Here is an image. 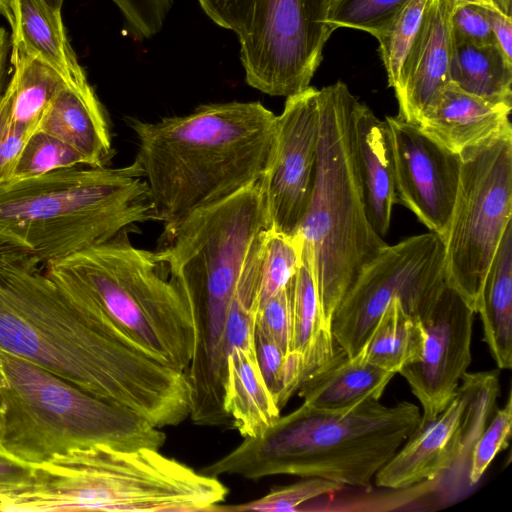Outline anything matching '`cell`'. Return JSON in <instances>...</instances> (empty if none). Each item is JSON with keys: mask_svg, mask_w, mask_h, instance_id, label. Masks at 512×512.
Here are the masks:
<instances>
[{"mask_svg": "<svg viewBox=\"0 0 512 512\" xmlns=\"http://www.w3.org/2000/svg\"><path fill=\"white\" fill-rule=\"evenodd\" d=\"M357 102L342 81L319 90L316 178L296 232L330 329L337 307L363 267L387 245L367 215L355 127Z\"/></svg>", "mask_w": 512, "mask_h": 512, "instance_id": "52a82bcc", "label": "cell"}, {"mask_svg": "<svg viewBox=\"0 0 512 512\" xmlns=\"http://www.w3.org/2000/svg\"><path fill=\"white\" fill-rule=\"evenodd\" d=\"M32 259L0 254V349L161 429L190 417L184 371L150 356L86 295Z\"/></svg>", "mask_w": 512, "mask_h": 512, "instance_id": "6da1fadb", "label": "cell"}, {"mask_svg": "<svg viewBox=\"0 0 512 512\" xmlns=\"http://www.w3.org/2000/svg\"><path fill=\"white\" fill-rule=\"evenodd\" d=\"M10 26L11 48L44 63L69 85L88 82L68 41L60 11L43 0H15Z\"/></svg>", "mask_w": 512, "mask_h": 512, "instance_id": "7402d4cb", "label": "cell"}, {"mask_svg": "<svg viewBox=\"0 0 512 512\" xmlns=\"http://www.w3.org/2000/svg\"><path fill=\"white\" fill-rule=\"evenodd\" d=\"M156 220L141 166L72 167L0 184V254L42 267Z\"/></svg>", "mask_w": 512, "mask_h": 512, "instance_id": "277c9868", "label": "cell"}, {"mask_svg": "<svg viewBox=\"0 0 512 512\" xmlns=\"http://www.w3.org/2000/svg\"><path fill=\"white\" fill-rule=\"evenodd\" d=\"M319 138V90L308 88L286 97L276 117L270 158L260 178L269 228L295 235L314 188Z\"/></svg>", "mask_w": 512, "mask_h": 512, "instance_id": "4fadbf2b", "label": "cell"}, {"mask_svg": "<svg viewBox=\"0 0 512 512\" xmlns=\"http://www.w3.org/2000/svg\"><path fill=\"white\" fill-rule=\"evenodd\" d=\"M407 0H334L329 22L338 28H353L376 36Z\"/></svg>", "mask_w": 512, "mask_h": 512, "instance_id": "836d02e7", "label": "cell"}, {"mask_svg": "<svg viewBox=\"0 0 512 512\" xmlns=\"http://www.w3.org/2000/svg\"><path fill=\"white\" fill-rule=\"evenodd\" d=\"M458 390L464 400L461 449L434 492L442 504L457 500L471 488L468 481L471 452L494 413L500 394L499 371L466 372Z\"/></svg>", "mask_w": 512, "mask_h": 512, "instance_id": "cb8c5ba5", "label": "cell"}, {"mask_svg": "<svg viewBox=\"0 0 512 512\" xmlns=\"http://www.w3.org/2000/svg\"><path fill=\"white\" fill-rule=\"evenodd\" d=\"M463 396L457 389L448 406L419 426L374 477L376 486L404 488L448 472L461 449Z\"/></svg>", "mask_w": 512, "mask_h": 512, "instance_id": "e0dca14e", "label": "cell"}, {"mask_svg": "<svg viewBox=\"0 0 512 512\" xmlns=\"http://www.w3.org/2000/svg\"><path fill=\"white\" fill-rule=\"evenodd\" d=\"M420 420V408L408 401L386 406L369 398L336 410L303 402L262 435L244 438L201 472L251 480L274 475L320 477L368 489Z\"/></svg>", "mask_w": 512, "mask_h": 512, "instance_id": "3957f363", "label": "cell"}, {"mask_svg": "<svg viewBox=\"0 0 512 512\" xmlns=\"http://www.w3.org/2000/svg\"><path fill=\"white\" fill-rule=\"evenodd\" d=\"M388 126L397 201L443 239L447 233L460 173V158L401 116Z\"/></svg>", "mask_w": 512, "mask_h": 512, "instance_id": "5bb4252c", "label": "cell"}, {"mask_svg": "<svg viewBox=\"0 0 512 512\" xmlns=\"http://www.w3.org/2000/svg\"><path fill=\"white\" fill-rule=\"evenodd\" d=\"M267 228L259 180L164 230L165 245L157 252L191 308L195 348L185 374L200 399L224 392L229 306L249 251Z\"/></svg>", "mask_w": 512, "mask_h": 512, "instance_id": "5b68a950", "label": "cell"}, {"mask_svg": "<svg viewBox=\"0 0 512 512\" xmlns=\"http://www.w3.org/2000/svg\"><path fill=\"white\" fill-rule=\"evenodd\" d=\"M450 80L470 94L512 105V62L496 44L454 43Z\"/></svg>", "mask_w": 512, "mask_h": 512, "instance_id": "f1b7e54d", "label": "cell"}, {"mask_svg": "<svg viewBox=\"0 0 512 512\" xmlns=\"http://www.w3.org/2000/svg\"><path fill=\"white\" fill-rule=\"evenodd\" d=\"M511 427L512 399L509 393L506 404L501 409L494 411L487 426L474 444L468 473L470 487L479 482L495 456L508 447Z\"/></svg>", "mask_w": 512, "mask_h": 512, "instance_id": "e575fe53", "label": "cell"}, {"mask_svg": "<svg viewBox=\"0 0 512 512\" xmlns=\"http://www.w3.org/2000/svg\"><path fill=\"white\" fill-rule=\"evenodd\" d=\"M445 286L444 245L439 235L428 231L387 244L363 267L337 307L331 321L335 343L349 357L357 354L394 299L424 323Z\"/></svg>", "mask_w": 512, "mask_h": 512, "instance_id": "7c38bea8", "label": "cell"}, {"mask_svg": "<svg viewBox=\"0 0 512 512\" xmlns=\"http://www.w3.org/2000/svg\"><path fill=\"white\" fill-rule=\"evenodd\" d=\"M223 408L243 438L258 437L281 416L259 368L256 353L233 350L227 359Z\"/></svg>", "mask_w": 512, "mask_h": 512, "instance_id": "603a6c76", "label": "cell"}, {"mask_svg": "<svg viewBox=\"0 0 512 512\" xmlns=\"http://www.w3.org/2000/svg\"><path fill=\"white\" fill-rule=\"evenodd\" d=\"M262 103L225 102L154 122L131 118L156 221L165 229L260 180L276 133Z\"/></svg>", "mask_w": 512, "mask_h": 512, "instance_id": "7a4b0ae2", "label": "cell"}, {"mask_svg": "<svg viewBox=\"0 0 512 512\" xmlns=\"http://www.w3.org/2000/svg\"><path fill=\"white\" fill-rule=\"evenodd\" d=\"M496 45L503 55L512 62V17L493 8L485 7Z\"/></svg>", "mask_w": 512, "mask_h": 512, "instance_id": "7bdbcfd3", "label": "cell"}, {"mask_svg": "<svg viewBox=\"0 0 512 512\" xmlns=\"http://www.w3.org/2000/svg\"><path fill=\"white\" fill-rule=\"evenodd\" d=\"M346 489V486L320 477H306L287 486L271 489L266 495L241 504L217 505L213 512H298L304 504Z\"/></svg>", "mask_w": 512, "mask_h": 512, "instance_id": "d6a6232c", "label": "cell"}, {"mask_svg": "<svg viewBox=\"0 0 512 512\" xmlns=\"http://www.w3.org/2000/svg\"><path fill=\"white\" fill-rule=\"evenodd\" d=\"M120 9L132 34L137 39L158 33L173 0H112Z\"/></svg>", "mask_w": 512, "mask_h": 512, "instance_id": "74e56055", "label": "cell"}, {"mask_svg": "<svg viewBox=\"0 0 512 512\" xmlns=\"http://www.w3.org/2000/svg\"><path fill=\"white\" fill-rule=\"evenodd\" d=\"M453 0H428L423 18L394 88L399 116L417 124L451 82Z\"/></svg>", "mask_w": 512, "mask_h": 512, "instance_id": "2e32d148", "label": "cell"}, {"mask_svg": "<svg viewBox=\"0 0 512 512\" xmlns=\"http://www.w3.org/2000/svg\"><path fill=\"white\" fill-rule=\"evenodd\" d=\"M511 109V104L488 101L450 82L418 126L435 142L460 156L512 130Z\"/></svg>", "mask_w": 512, "mask_h": 512, "instance_id": "ac0fdd59", "label": "cell"}, {"mask_svg": "<svg viewBox=\"0 0 512 512\" xmlns=\"http://www.w3.org/2000/svg\"><path fill=\"white\" fill-rule=\"evenodd\" d=\"M302 258L300 237L268 228L264 233L260 280V304L285 289ZM259 304V305H260Z\"/></svg>", "mask_w": 512, "mask_h": 512, "instance_id": "4dcf8cb0", "label": "cell"}, {"mask_svg": "<svg viewBox=\"0 0 512 512\" xmlns=\"http://www.w3.org/2000/svg\"><path fill=\"white\" fill-rule=\"evenodd\" d=\"M32 475L33 465L0 450V498L27 488Z\"/></svg>", "mask_w": 512, "mask_h": 512, "instance_id": "60d3db41", "label": "cell"}, {"mask_svg": "<svg viewBox=\"0 0 512 512\" xmlns=\"http://www.w3.org/2000/svg\"><path fill=\"white\" fill-rule=\"evenodd\" d=\"M456 3H471L476 4L488 8H493L491 4V0H453Z\"/></svg>", "mask_w": 512, "mask_h": 512, "instance_id": "7dc6e473", "label": "cell"}, {"mask_svg": "<svg viewBox=\"0 0 512 512\" xmlns=\"http://www.w3.org/2000/svg\"><path fill=\"white\" fill-rule=\"evenodd\" d=\"M483 340L499 369L512 367V223L487 272L478 310Z\"/></svg>", "mask_w": 512, "mask_h": 512, "instance_id": "d4e9b609", "label": "cell"}, {"mask_svg": "<svg viewBox=\"0 0 512 512\" xmlns=\"http://www.w3.org/2000/svg\"><path fill=\"white\" fill-rule=\"evenodd\" d=\"M426 340L427 331L423 321L407 313L400 301L394 299L387 305L355 355L396 374L404 366L421 358Z\"/></svg>", "mask_w": 512, "mask_h": 512, "instance_id": "83f0119b", "label": "cell"}, {"mask_svg": "<svg viewBox=\"0 0 512 512\" xmlns=\"http://www.w3.org/2000/svg\"><path fill=\"white\" fill-rule=\"evenodd\" d=\"M11 78L4 88L0 103L12 123L31 135L49 103L65 85V80L53 69L11 48Z\"/></svg>", "mask_w": 512, "mask_h": 512, "instance_id": "4316f807", "label": "cell"}, {"mask_svg": "<svg viewBox=\"0 0 512 512\" xmlns=\"http://www.w3.org/2000/svg\"><path fill=\"white\" fill-rule=\"evenodd\" d=\"M198 2L215 24L237 35L251 87L288 97L310 86L335 30L329 22L334 0Z\"/></svg>", "mask_w": 512, "mask_h": 512, "instance_id": "30bf717a", "label": "cell"}, {"mask_svg": "<svg viewBox=\"0 0 512 512\" xmlns=\"http://www.w3.org/2000/svg\"><path fill=\"white\" fill-rule=\"evenodd\" d=\"M474 314L446 285L424 322L427 340L421 358L398 372L421 404L419 426L434 420L456 395L472 360Z\"/></svg>", "mask_w": 512, "mask_h": 512, "instance_id": "9a60e30c", "label": "cell"}, {"mask_svg": "<svg viewBox=\"0 0 512 512\" xmlns=\"http://www.w3.org/2000/svg\"><path fill=\"white\" fill-rule=\"evenodd\" d=\"M441 475L419 482L404 488H386V491L373 494L371 490L363 488L367 496L332 497L327 504V510H361V511H388L411 503L418 498L434 493L439 485ZM327 507V506H326ZM324 507L322 510H324Z\"/></svg>", "mask_w": 512, "mask_h": 512, "instance_id": "d590c367", "label": "cell"}, {"mask_svg": "<svg viewBox=\"0 0 512 512\" xmlns=\"http://www.w3.org/2000/svg\"><path fill=\"white\" fill-rule=\"evenodd\" d=\"M3 424H4L3 406H2L1 399H0V440L2 437V433H3Z\"/></svg>", "mask_w": 512, "mask_h": 512, "instance_id": "681fc988", "label": "cell"}, {"mask_svg": "<svg viewBox=\"0 0 512 512\" xmlns=\"http://www.w3.org/2000/svg\"><path fill=\"white\" fill-rule=\"evenodd\" d=\"M129 232L52 262L44 271L57 284L89 297L154 359L185 372L195 348L191 308L158 252L132 245Z\"/></svg>", "mask_w": 512, "mask_h": 512, "instance_id": "9c48e42d", "label": "cell"}, {"mask_svg": "<svg viewBox=\"0 0 512 512\" xmlns=\"http://www.w3.org/2000/svg\"><path fill=\"white\" fill-rule=\"evenodd\" d=\"M445 237V283L478 313L487 272L512 223V130L459 156Z\"/></svg>", "mask_w": 512, "mask_h": 512, "instance_id": "8fae6325", "label": "cell"}, {"mask_svg": "<svg viewBox=\"0 0 512 512\" xmlns=\"http://www.w3.org/2000/svg\"><path fill=\"white\" fill-rule=\"evenodd\" d=\"M451 29L454 43L496 44L484 6L457 3Z\"/></svg>", "mask_w": 512, "mask_h": 512, "instance_id": "f35d334b", "label": "cell"}, {"mask_svg": "<svg viewBox=\"0 0 512 512\" xmlns=\"http://www.w3.org/2000/svg\"><path fill=\"white\" fill-rule=\"evenodd\" d=\"M355 127L367 215L373 229L383 237L389 231L393 208L398 203L388 126L358 100Z\"/></svg>", "mask_w": 512, "mask_h": 512, "instance_id": "ffe728a7", "label": "cell"}, {"mask_svg": "<svg viewBox=\"0 0 512 512\" xmlns=\"http://www.w3.org/2000/svg\"><path fill=\"white\" fill-rule=\"evenodd\" d=\"M394 375L357 355L349 357L336 344L333 356L311 373L297 392L304 403L315 408L342 409L369 398L379 400Z\"/></svg>", "mask_w": 512, "mask_h": 512, "instance_id": "44dd1931", "label": "cell"}, {"mask_svg": "<svg viewBox=\"0 0 512 512\" xmlns=\"http://www.w3.org/2000/svg\"><path fill=\"white\" fill-rule=\"evenodd\" d=\"M0 399V450L31 465L96 445L160 450L166 441L137 413L1 349Z\"/></svg>", "mask_w": 512, "mask_h": 512, "instance_id": "ba28073f", "label": "cell"}, {"mask_svg": "<svg viewBox=\"0 0 512 512\" xmlns=\"http://www.w3.org/2000/svg\"><path fill=\"white\" fill-rule=\"evenodd\" d=\"M78 166H86V163L75 149L48 133L35 130L27 138L9 181Z\"/></svg>", "mask_w": 512, "mask_h": 512, "instance_id": "1f68e13d", "label": "cell"}, {"mask_svg": "<svg viewBox=\"0 0 512 512\" xmlns=\"http://www.w3.org/2000/svg\"><path fill=\"white\" fill-rule=\"evenodd\" d=\"M8 48V34L4 28L0 27V96L4 90V80L8 60Z\"/></svg>", "mask_w": 512, "mask_h": 512, "instance_id": "ee69618b", "label": "cell"}, {"mask_svg": "<svg viewBox=\"0 0 512 512\" xmlns=\"http://www.w3.org/2000/svg\"><path fill=\"white\" fill-rule=\"evenodd\" d=\"M493 9L498 12L512 17V0H491Z\"/></svg>", "mask_w": 512, "mask_h": 512, "instance_id": "bcb514c9", "label": "cell"}, {"mask_svg": "<svg viewBox=\"0 0 512 512\" xmlns=\"http://www.w3.org/2000/svg\"><path fill=\"white\" fill-rule=\"evenodd\" d=\"M256 357L262 377L273 396L285 354L270 339L255 332Z\"/></svg>", "mask_w": 512, "mask_h": 512, "instance_id": "b9f144b4", "label": "cell"}, {"mask_svg": "<svg viewBox=\"0 0 512 512\" xmlns=\"http://www.w3.org/2000/svg\"><path fill=\"white\" fill-rule=\"evenodd\" d=\"M428 0H407L375 36L388 85H397L407 53L420 27Z\"/></svg>", "mask_w": 512, "mask_h": 512, "instance_id": "f546056e", "label": "cell"}, {"mask_svg": "<svg viewBox=\"0 0 512 512\" xmlns=\"http://www.w3.org/2000/svg\"><path fill=\"white\" fill-rule=\"evenodd\" d=\"M255 332L273 341L284 354L290 351L291 309L288 286L259 305Z\"/></svg>", "mask_w": 512, "mask_h": 512, "instance_id": "8d00e7d4", "label": "cell"}, {"mask_svg": "<svg viewBox=\"0 0 512 512\" xmlns=\"http://www.w3.org/2000/svg\"><path fill=\"white\" fill-rule=\"evenodd\" d=\"M29 136L12 123L6 109L0 103V184L11 179Z\"/></svg>", "mask_w": 512, "mask_h": 512, "instance_id": "ab89813d", "label": "cell"}, {"mask_svg": "<svg viewBox=\"0 0 512 512\" xmlns=\"http://www.w3.org/2000/svg\"><path fill=\"white\" fill-rule=\"evenodd\" d=\"M228 493L159 450L96 445L33 465L30 485L0 498V511L213 512Z\"/></svg>", "mask_w": 512, "mask_h": 512, "instance_id": "8992f818", "label": "cell"}, {"mask_svg": "<svg viewBox=\"0 0 512 512\" xmlns=\"http://www.w3.org/2000/svg\"><path fill=\"white\" fill-rule=\"evenodd\" d=\"M36 130L75 149L86 166H106L112 157L109 127L89 82L62 87L49 103Z\"/></svg>", "mask_w": 512, "mask_h": 512, "instance_id": "d6986e66", "label": "cell"}, {"mask_svg": "<svg viewBox=\"0 0 512 512\" xmlns=\"http://www.w3.org/2000/svg\"><path fill=\"white\" fill-rule=\"evenodd\" d=\"M288 287L290 351L302 354L305 380L333 356L336 345L331 329L324 322L311 264L303 251L300 266Z\"/></svg>", "mask_w": 512, "mask_h": 512, "instance_id": "484cf974", "label": "cell"}, {"mask_svg": "<svg viewBox=\"0 0 512 512\" xmlns=\"http://www.w3.org/2000/svg\"><path fill=\"white\" fill-rule=\"evenodd\" d=\"M53 10L61 11L64 0H43Z\"/></svg>", "mask_w": 512, "mask_h": 512, "instance_id": "c3c4849f", "label": "cell"}, {"mask_svg": "<svg viewBox=\"0 0 512 512\" xmlns=\"http://www.w3.org/2000/svg\"><path fill=\"white\" fill-rule=\"evenodd\" d=\"M15 0H0V13L8 20L11 25L14 19Z\"/></svg>", "mask_w": 512, "mask_h": 512, "instance_id": "f6af8a7d", "label": "cell"}]
</instances>
